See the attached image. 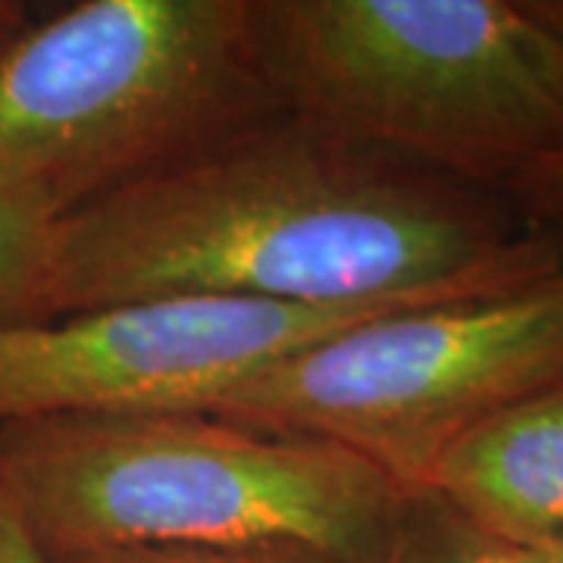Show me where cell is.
Instances as JSON below:
<instances>
[{
  "label": "cell",
  "instance_id": "1",
  "mask_svg": "<svg viewBox=\"0 0 563 563\" xmlns=\"http://www.w3.org/2000/svg\"><path fill=\"white\" fill-rule=\"evenodd\" d=\"M563 269L501 191L279 110L54 225L51 320L154 298L463 301Z\"/></svg>",
  "mask_w": 563,
  "mask_h": 563
},
{
  "label": "cell",
  "instance_id": "2",
  "mask_svg": "<svg viewBox=\"0 0 563 563\" xmlns=\"http://www.w3.org/2000/svg\"><path fill=\"white\" fill-rule=\"evenodd\" d=\"M0 485L47 558L295 542L376 563L407 498L339 444L207 410L3 422Z\"/></svg>",
  "mask_w": 563,
  "mask_h": 563
},
{
  "label": "cell",
  "instance_id": "3",
  "mask_svg": "<svg viewBox=\"0 0 563 563\" xmlns=\"http://www.w3.org/2000/svg\"><path fill=\"white\" fill-rule=\"evenodd\" d=\"M285 110L510 195L563 157V44L523 0H251Z\"/></svg>",
  "mask_w": 563,
  "mask_h": 563
},
{
  "label": "cell",
  "instance_id": "4",
  "mask_svg": "<svg viewBox=\"0 0 563 563\" xmlns=\"http://www.w3.org/2000/svg\"><path fill=\"white\" fill-rule=\"evenodd\" d=\"M279 110L251 0H85L0 57V198L57 222Z\"/></svg>",
  "mask_w": 563,
  "mask_h": 563
},
{
  "label": "cell",
  "instance_id": "5",
  "mask_svg": "<svg viewBox=\"0 0 563 563\" xmlns=\"http://www.w3.org/2000/svg\"><path fill=\"white\" fill-rule=\"evenodd\" d=\"M563 379V269L357 322L225 388L207 413L332 442L404 492L504 407Z\"/></svg>",
  "mask_w": 563,
  "mask_h": 563
},
{
  "label": "cell",
  "instance_id": "6",
  "mask_svg": "<svg viewBox=\"0 0 563 563\" xmlns=\"http://www.w3.org/2000/svg\"><path fill=\"white\" fill-rule=\"evenodd\" d=\"M432 307V303H429ZM407 303L154 298L0 329V426L203 410L225 388Z\"/></svg>",
  "mask_w": 563,
  "mask_h": 563
},
{
  "label": "cell",
  "instance_id": "7",
  "mask_svg": "<svg viewBox=\"0 0 563 563\" xmlns=\"http://www.w3.org/2000/svg\"><path fill=\"white\" fill-rule=\"evenodd\" d=\"M426 488L523 551L563 542V379L451 444Z\"/></svg>",
  "mask_w": 563,
  "mask_h": 563
},
{
  "label": "cell",
  "instance_id": "8",
  "mask_svg": "<svg viewBox=\"0 0 563 563\" xmlns=\"http://www.w3.org/2000/svg\"><path fill=\"white\" fill-rule=\"evenodd\" d=\"M376 563H532L517 544L466 520L432 488L407 492Z\"/></svg>",
  "mask_w": 563,
  "mask_h": 563
},
{
  "label": "cell",
  "instance_id": "9",
  "mask_svg": "<svg viewBox=\"0 0 563 563\" xmlns=\"http://www.w3.org/2000/svg\"><path fill=\"white\" fill-rule=\"evenodd\" d=\"M57 222L0 198V329L51 320L47 279Z\"/></svg>",
  "mask_w": 563,
  "mask_h": 563
},
{
  "label": "cell",
  "instance_id": "10",
  "mask_svg": "<svg viewBox=\"0 0 563 563\" xmlns=\"http://www.w3.org/2000/svg\"><path fill=\"white\" fill-rule=\"evenodd\" d=\"M54 563H342L295 542L254 544H117L51 558Z\"/></svg>",
  "mask_w": 563,
  "mask_h": 563
},
{
  "label": "cell",
  "instance_id": "11",
  "mask_svg": "<svg viewBox=\"0 0 563 563\" xmlns=\"http://www.w3.org/2000/svg\"><path fill=\"white\" fill-rule=\"evenodd\" d=\"M507 198L517 203L529 220L542 222L544 229H551L563 239V157L532 173Z\"/></svg>",
  "mask_w": 563,
  "mask_h": 563
},
{
  "label": "cell",
  "instance_id": "12",
  "mask_svg": "<svg viewBox=\"0 0 563 563\" xmlns=\"http://www.w3.org/2000/svg\"><path fill=\"white\" fill-rule=\"evenodd\" d=\"M0 563H54L25 529L3 485H0Z\"/></svg>",
  "mask_w": 563,
  "mask_h": 563
},
{
  "label": "cell",
  "instance_id": "13",
  "mask_svg": "<svg viewBox=\"0 0 563 563\" xmlns=\"http://www.w3.org/2000/svg\"><path fill=\"white\" fill-rule=\"evenodd\" d=\"M32 13L25 3H16V0H0V57L16 44V41L32 29Z\"/></svg>",
  "mask_w": 563,
  "mask_h": 563
},
{
  "label": "cell",
  "instance_id": "14",
  "mask_svg": "<svg viewBox=\"0 0 563 563\" xmlns=\"http://www.w3.org/2000/svg\"><path fill=\"white\" fill-rule=\"evenodd\" d=\"M526 13L539 20L563 44V0H523Z\"/></svg>",
  "mask_w": 563,
  "mask_h": 563
},
{
  "label": "cell",
  "instance_id": "15",
  "mask_svg": "<svg viewBox=\"0 0 563 563\" xmlns=\"http://www.w3.org/2000/svg\"><path fill=\"white\" fill-rule=\"evenodd\" d=\"M532 563H563V542L561 544H544V548H532L526 551Z\"/></svg>",
  "mask_w": 563,
  "mask_h": 563
}]
</instances>
